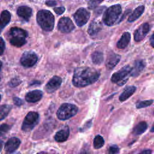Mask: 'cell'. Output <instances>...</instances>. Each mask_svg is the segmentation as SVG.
Wrapping results in <instances>:
<instances>
[{"label":"cell","instance_id":"cell-1","mask_svg":"<svg viewBox=\"0 0 154 154\" xmlns=\"http://www.w3.org/2000/svg\"><path fill=\"white\" fill-rule=\"evenodd\" d=\"M100 72L90 67H81L75 69L72 79L73 84L83 87L94 83L99 78Z\"/></svg>","mask_w":154,"mask_h":154},{"label":"cell","instance_id":"cell-2","mask_svg":"<svg viewBox=\"0 0 154 154\" xmlns=\"http://www.w3.org/2000/svg\"><path fill=\"white\" fill-rule=\"evenodd\" d=\"M54 16L48 10H42L37 14V22L40 26L46 31H51L54 26Z\"/></svg>","mask_w":154,"mask_h":154},{"label":"cell","instance_id":"cell-3","mask_svg":"<svg viewBox=\"0 0 154 154\" xmlns=\"http://www.w3.org/2000/svg\"><path fill=\"white\" fill-rule=\"evenodd\" d=\"M28 32L20 28L13 27L9 32V41L11 45L16 47H21L26 42Z\"/></svg>","mask_w":154,"mask_h":154},{"label":"cell","instance_id":"cell-4","mask_svg":"<svg viewBox=\"0 0 154 154\" xmlns=\"http://www.w3.org/2000/svg\"><path fill=\"white\" fill-rule=\"evenodd\" d=\"M122 13V8L119 4H116L109 7L103 16V23L107 26L113 25L117 20Z\"/></svg>","mask_w":154,"mask_h":154},{"label":"cell","instance_id":"cell-5","mask_svg":"<svg viewBox=\"0 0 154 154\" xmlns=\"http://www.w3.org/2000/svg\"><path fill=\"white\" fill-rule=\"evenodd\" d=\"M78 107L71 103H64L62 104L57 112V117L61 120H66L76 114Z\"/></svg>","mask_w":154,"mask_h":154},{"label":"cell","instance_id":"cell-6","mask_svg":"<svg viewBox=\"0 0 154 154\" xmlns=\"http://www.w3.org/2000/svg\"><path fill=\"white\" fill-rule=\"evenodd\" d=\"M132 69V67L129 65L123 66L112 75L111 81L120 86L124 85L128 80L129 76H131Z\"/></svg>","mask_w":154,"mask_h":154},{"label":"cell","instance_id":"cell-7","mask_svg":"<svg viewBox=\"0 0 154 154\" xmlns=\"http://www.w3.org/2000/svg\"><path fill=\"white\" fill-rule=\"evenodd\" d=\"M38 119L39 115L37 112H29L23 120L22 129L25 132L31 131L38 123Z\"/></svg>","mask_w":154,"mask_h":154},{"label":"cell","instance_id":"cell-8","mask_svg":"<svg viewBox=\"0 0 154 154\" xmlns=\"http://www.w3.org/2000/svg\"><path fill=\"white\" fill-rule=\"evenodd\" d=\"M90 17V12L84 8H79L73 15L75 22L79 26L84 25L88 22Z\"/></svg>","mask_w":154,"mask_h":154},{"label":"cell","instance_id":"cell-9","mask_svg":"<svg viewBox=\"0 0 154 154\" xmlns=\"http://www.w3.org/2000/svg\"><path fill=\"white\" fill-rule=\"evenodd\" d=\"M37 60V55L34 52L26 51L22 54L20 61L23 66L25 67H31L36 63Z\"/></svg>","mask_w":154,"mask_h":154},{"label":"cell","instance_id":"cell-10","mask_svg":"<svg viewBox=\"0 0 154 154\" xmlns=\"http://www.w3.org/2000/svg\"><path fill=\"white\" fill-rule=\"evenodd\" d=\"M58 28L61 32L69 33L75 28V25L70 18L63 17L59 20Z\"/></svg>","mask_w":154,"mask_h":154},{"label":"cell","instance_id":"cell-11","mask_svg":"<svg viewBox=\"0 0 154 154\" xmlns=\"http://www.w3.org/2000/svg\"><path fill=\"white\" fill-rule=\"evenodd\" d=\"M62 79L59 76H54L46 84L45 90L49 93H53L60 87Z\"/></svg>","mask_w":154,"mask_h":154},{"label":"cell","instance_id":"cell-12","mask_svg":"<svg viewBox=\"0 0 154 154\" xmlns=\"http://www.w3.org/2000/svg\"><path fill=\"white\" fill-rule=\"evenodd\" d=\"M149 25L147 23H144L141 25L134 32V40L136 42H140L144 39L149 31Z\"/></svg>","mask_w":154,"mask_h":154},{"label":"cell","instance_id":"cell-13","mask_svg":"<svg viewBox=\"0 0 154 154\" xmlns=\"http://www.w3.org/2000/svg\"><path fill=\"white\" fill-rule=\"evenodd\" d=\"M20 140L16 137L10 138L5 144L4 149L7 153H13L19 147Z\"/></svg>","mask_w":154,"mask_h":154},{"label":"cell","instance_id":"cell-14","mask_svg":"<svg viewBox=\"0 0 154 154\" xmlns=\"http://www.w3.org/2000/svg\"><path fill=\"white\" fill-rule=\"evenodd\" d=\"M120 55L114 52L110 53L106 58L105 66L108 70H112L119 63L120 60Z\"/></svg>","mask_w":154,"mask_h":154},{"label":"cell","instance_id":"cell-15","mask_svg":"<svg viewBox=\"0 0 154 154\" xmlns=\"http://www.w3.org/2000/svg\"><path fill=\"white\" fill-rule=\"evenodd\" d=\"M43 97V92L38 90L29 91L25 96V100L28 102L35 103L39 101Z\"/></svg>","mask_w":154,"mask_h":154},{"label":"cell","instance_id":"cell-16","mask_svg":"<svg viewBox=\"0 0 154 154\" xmlns=\"http://www.w3.org/2000/svg\"><path fill=\"white\" fill-rule=\"evenodd\" d=\"M17 15L26 21H28L32 15V9L27 6H21L17 8Z\"/></svg>","mask_w":154,"mask_h":154},{"label":"cell","instance_id":"cell-17","mask_svg":"<svg viewBox=\"0 0 154 154\" xmlns=\"http://www.w3.org/2000/svg\"><path fill=\"white\" fill-rule=\"evenodd\" d=\"M69 135V129L68 126H65L62 129L58 131L55 136L54 139L57 142H64L67 140Z\"/></svg>","mask_w":154,"mask_h":154},{"label":"cell","instance_id":"cell-18","mask_svg":"<svg viewBox=\"0 0 154 154\" xmlns=\"http://www.w3.org/2000/svg\"><path fill=\"white\" fill-rule=\"evenodd\" d=\"M102 25L101 22L99 20H93L88 27V33L91 36H94L97 34L102 29Z\"/></svg>","mask_w":154,"mask_h":154},{"label":"cell","instance_id":"cell-19","mask_svg":"<svg viewBox=\"0 0 154 154\" xmlns=\"http://www.w3.org/2000/svg\"><path fill=\"white\" fill-rule=\"evenodd\" d=\"M145 66H146V64L143 60H137L135 62L134 67H132V70L131 72V76H132L134 77L138 76L141 72V71L144 69Z\"/></svg>","mask_w":154,"mask_h":154},{"label":"cell","instance_id":"cell-20","mask_svg":"<svg viewBox=\"0 0 154 154\" xmlns=\"http://www.w3.org/2000/svg\"><path fill=\"white\" fill-rule=\"evenodd\" d=\"M11 20V14L7 10L3 11L0 15V33Z\"/></svg>","mask_w":154,"mask_h":154},{"label":"cell","instance_id":"cell-21","mask_svg":"<svg viewBox=\"0 0 154 154\" xmlns=\"http://www.w3.org/2000/svg\"><path fill=\"white\" fill-rule=\"evenodd\" d=\"M131 40V34L129 32H125L123 34L120 40L117 43V46L119 49L125 48Z\"/></svg>","mask_w":154,"mask_h":154},{"label":"cell","instance_id":"cell-22","mask_svg":"<svg viewBox=\"0 0 154 154\" xmlns=\"http://www.w3.org/2000/svg\"><path fill=\"white\" fill-rule=\"evenodd\" d=\"M135 90H136V87L135 86L127 87L122 92V93L120 95L119 100L121 102L125 101L134 93Z\"/></svg>","mask_w":154,"mask_h":154},{"label":"cell","instance_id":"cell-23","mask_svg":"<svg viewBox=\"0 0 154 154\" xmlns=\"http://www.w3.org/2000/svg\"><path fill=\"white\" fill-rule=\"evenodd\" d=\"M144 11V7L143 5H140L137 8L135 9V10L133 11V13L130 15L129 17L128 20L129 22H132L137 20L138 18L140 17V16L143 13Z\"/></svg>","mask_w":154,"mask_h":154},{"label":"cell","instance_id":"cell-24","mask_svg":"<svg viewBox=\"0 0 154 154\" xmlns=\"http://www.w3.org/2000/svg\"><path fill=\"white\" fill-rule=\"evenodd\" d=\"M147 128V124L145 122H141L134 128L133 133L135 135H140L144 133Z\"/></svg>","mask_w":154,"mask_h":154},{"label":"cell","instance_id":"cell-25","mask_svg":"<svg viewBox=\"0 0 154 154\" xmlns=\"http://www.w3.org/2000/svg\"><path fill=\"white\" fill-rule=\"evenodd\" d=\"M91 60L94 64L99 65L103 61V55L101 52L95 51L91 54Z\"/></svg>","mask_w":154,"mask_h":154},{"label":"cell","instance_id":"cell-26","mask_svg":"<svg viewBox=\"0 0 154 154\" xmlns=\"http://www.w3.org/2000/svg\"><path fill=\"white\" fill-rule=\"evenodd\" d=\"M11 106L9 105H2L0 106V120L5 118L11 109Z\"/></svg>","mask_w":154,"mask_h":154},{"label":"cell","instance_id":"cell-27","mask_svg":"<svg viewBox=\"0 0 154 154\" xmlns=\"http://www.w3.org/2000/svg\"><path fill=\"white\" fill-rule=\"evenodd\" d=\"M105 141L103 137L99 135H96L93 140V146L95 149H100L103 146Z\"/></svg>","mask_w":154,"mask_h":154},{"label":"cell","instance_id":"cell-28","mask_svg":"<svg viewBox=\"0 0 154 154\" xmlns=\"http://www.w3.org/2000/svg\"><path fill=\"white\" fill-rule=\"evenodd\" d=\"M153 102V100H143V101H140L138 102L136 104V108H146L150 105H152Z\"/></svg>","mask_w":154,"mask_h":154},{"label":"cell","instance_id":"cell-29","mask_svg":"<svg viewBox=\"0 0 154 154\" xmlns=\"http://www.w3.org/2000/svg\"><path fill=\"white\" fill-rule=\"evenodd\" d=\"M11 126L10 125L4 123L0 125V136H2L7 134L10 129Z\"/></svg>","mask_w":154,"mask_h":154},{"label":"cell","instance_id":"cell-30","mask_svg":"<svg viewBox=\"0 0 154 154\" xmlns=\"http://www.w3.org/2000/svg\"><path fill=\"white\" fill-rule=\"evenodd\" d=\"M103 0H89L88 1V8L90 9H93L95 8L98 4L102 2Z\"/></svg>","mask_w":154,"mask_h":154},{"label":"cell","instance_id":"cell-31","mask_svg":"<svg viewBox=\"0 0 154 154\" xmlns=\"http://www.w3.org/2000/svg\"><path fill=\"white\" fill-rule=\"evenodd\" d=\"M20 82H21V81L19 79H18L17 78H13L11 80V81L9 83V85L11 87H15L16 86L18 85Z\"/></svg>","mask_w":154,"mask_h":154},{"label":"cell","instance_id":"cell-32","mask_svg":"<svg viewBox=\"0 0 154 154\" xmlns=\"http://www.w3.org/2000/svg\"><path fill=\"white\" fill-rule=\"evenodd\" d=\"M119 152V149L117 146H112L109 148L108 153L110 154H115Z\"/></svg>","mask_w":154,"mask_h":154},{"label":"cell","instance_id":"cell-33","mask_svg":"<svg viewBox=\"0 0 154 154\" xmlns=\"http://www.w3.org/2000/svg\"><path fill=\"white\" fill-rule=\"evenodd\" d=\"M5 48V44L4 39L0 37V55H2Z\"/></svg>","mask_w":154,"mask_h":154},{"label":"cell","instance_id":"cell-34","mask_svg":"<svg viewBox=\"0 0 154 154\" xmlns=\"http://www.w3.org/2000/svg\"><path fill=\"white\" fill-rule=\"evenodd\" d=\"M54 11L57 14H63L64 11H65V8L64 7H55L54 8Z\"/></svg>","mask_w":154,"mask_h":154},{"label":"cell","instance_id":"cell-35","mask_svg":"<svg viewBox=\"0 0 154 154\" xmlns=\"http://www.w3.org/2000/svg\"><path fill=\"white\" fill-rule=\"evenodd\" d=\"M13 102H14V103L17 106H20L23 104V102H22V99H20V98L17 97H14L13 98Z\"/></svg>","mask_w":154,"mask_h":154},{"label":"cell","instance_id":"cell-36","mask_svg":"<svg viewBox=\"0 0 154 154\" xmlns=\"http://www.w3.org/2000/svg\"><path fill=\"white\" fill-rule=\"evenodd\" d=\"M46 4L50 7H53L56 5L57 2L55 0H48L46 1Z\"/></svg>","mask_w":154,"mask_h":154},{"label":"cell","instance_id":"cell-37","mask_svg":"<svg viewBox=\"0 0 154 154\" xmlns=\"http://www.w3.org/2000/svg\"><path fill=\"white\" fill-rule=\"evenodd\" d=\"M150 45L154 48V32L152 34V35L151 36L150 38Z\"/></svg>","mask_w":154,"mask_h":154},{"label":"cell","instance_id":"cell-38","mask_svg":"<svg viewBox=\"0 0 154 154\" xmlns=\"http://www.w3.org/2000/svg\"><path fill=\"white\" fill-rule=\"evenodd\" d=\"M151 153H152V150H145L141 152V153H144V154H149Z\"/></svg>","mask_w":154,"mask_h":154},{"label":"cell","instance_id":"cell-39","mask_svg":"<svg viewBox=\"0 0 154 154\" xmlns=\"http://www.w3.org/2000/svg\"><path fill=\"white\" fill-rule=\"evenodd\" d=\"M2 146H3V141H1V140H0V152H1V150H2Z\"/></svg>","mask_w":154,"mask_h":154},{"label":"cell","instance_id":"cell-40","mask_svg":"<svg viewBox=\"0 0 154 154\" xmlns=\"http://www.w3.org/2000/svg\"><path fill=\"white\" fill-rule=\"evenodd\" d=\"M150 131H151V132H154V126L151 128Z\"/></svg>","mask_w":154,"mask_h":154},{"label":"cell","instance_id":"cell-41","mask_svg":"<svg viewBox=\"0 0 154 154\" xmlns=\"http://www.w3.org/2000/svg\"><path fill=\"white\" fill-rule=\"evenodd\" d=\"M2 66V62L0 61V71H1V70Z\"/></svg>","mask_w":154,"mask_h":154},{"label":"cell","instance_id":"cell-42","mask_svg":"<svg viewBox=\"0 0 154 154\" xmlns=\"http://www.w3.org/2000/svg\"><path fill=\"white\" fill-rule=\"evenodd\" d=\"M1 94H0V100H1Z\"/></svg>","mask_w":154,"mask_h":154}]
</instances>
